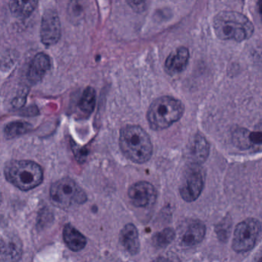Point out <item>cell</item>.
<instances>
[{
  "mask_svg": "<svg viewBox=\"0 0 262 262\" xmlns=\"http://www.w3.org/2000/svg\"><path fill=\"white\" fill-rule=\"evenodd\" d=\"M119 145L125 157L135 163H145L152 156L151 139L139 125H127L121 129Z\"/></svg>",
  "mask_w": 262,
  "mask_h": 262,
  "instance_id": "obj_1",
  "label": "cell"
},
{
  "mask_svg": "<svg viewBox=\"0 0 262 262\" xmlns=\"http://www.w3.org/2000/svg\"><path fill=\"white\" fill-rule=\"evenodd\" d=\"M215 34L222 40L242 42L251 37L254 26L247 16L238 12L223 11L213 20Z\"/></svg>",
  "mask_w": 262,
  "mask_h": 262,
  "instance_id": "obj_2",
  "label": "cell"
},
{
  "mask_svg": "<svg viewBox=\"0 0 262 262\" xmlns=\"http://www.w3.org/2000/svg\"><path fill=\"white\" fill-rule=\"evenodd\" d=\"M185 106L179 99L162 96L153 101L147 113L150 127L154 130L165 129L183 116Z\"/></svg>",
  "mask_w": 262,
  "mask_h": 262,
  "instance_id": "obj_3",
  "label": "cell"
},
{
  "mask_svg": "<svg viewBox=\"0 0 262 262\" xmlns=\"http://www.w3.org/2000/svg\"><path fill=\"white\" fill-rule=\"evenodd\" d=\"M4 173L7 180L22 191L33 189L43 180L42 168L33 161H11L6 165Z\"/></svg>",
  "mask_w": 262,
  "mask_h": 262,
  "instance_id": "obj_4",
  "label": "cell"
},
{
  "mask_svg": "<svg viewBox=\"0 0 262 262\" xmlns=\"http://www.w3.org/2000/svg\"><path fill=\"white\" fill-rule=\"evenodd\" d=\"M50 198L56 206L69 208L86 202L85 191L73 179L66 178L57 181L50 188Z\"/></svg>",
  "mask_w": 262,
  "mask_h": 262,
  "instance_id": "obj_5",
  "label": "cell"
},
{
  "mask_svg": "<svg viewBox=\"0 0 262 262\" xmlns=\"http://www.w3.org/2000/svg\"><path fill=\"white\" fill-rule=\"evenodd\" d=\"M261 225L257 219L249 217L240 222L235 228L232 248L237 253L251 251L255 246L260 235Z\"/></svg>",
  "mask_w": 262,
  "mask_h": 262,
  "instance_id": "obj_6",
  "label": "cell"
},
{
  "mask_svg": "<svg viewBox=\"0 0 262 262\" xmlns=\"http://www.w3.org/2000/svg\"><path fill=\"white\" fill-rule=\"evenodd\" d=\"M203 173L198 165H194L187 171L181 185V197L187 202L195 201L200 196L204 188Z\"/></svg>",
  "mask_w": 262,
  "mask_h": 262,
  "instance_id": "obj_7",
  "label": "cell"
},
{
  "mask_svg": "<svg viewBox=\"0 0 262 262\" xmlns=\"http://www.w3.org/2000/svg\"><path fill=\"white\" fill-rule=\"evenodd\" d=\"M61 24L57 12L49 9L44 12L41 23L40 37L44 45L53 46L59 42Z\"/></svg>",
  "mask_w": 262,
  "mask_h": 262,
  "instance_id": "obj_8",
  "label": "cell"
},
{
  "mask_svg": "<svg viewBox=\"0 0 262 262\" xmlns=\"http://www.w3.org/2000/svg\"><path fill=\"white\" fill-rule=\"evenodd\" d=\"M128 194L133 205L141 208L151 206L157 199L156 188L148 182L133 184L128 188Z\"/></svg>",
  "mask_w": 262,
  "mask_h": 262,
  "instance_id": "obj_9",
  "label": "cell"
},
{
  "mask_svg": "<svg viewBox=\"0 0 262 262\" xmlns=\"http://www.w3.org/2000/svg\"><path fill=\"white\" fill-rule=\"evenodd\" d=\"M51 67L50 59L47 54L39 53L36 54L30 62L27 73V79L30 83L36 85L39 83Z\"/></svg>",
  "mask_w": 262,
  "mask_h": 262,
  "instance_id": "obj_10",
  "label": "cell"
},
{
  "mask_svg": "<svg viewBox=\"0 0 262 262\" xmlns=\"http://www.w3.org/2000/svg\"><path fill=\"white\" fill-rule=\"evenodd\" d=\"M206 233V227L199 220L191 221L181 234V245L186 248L194 246L202 242Z\"/></svg>",
  "mask_w": 262,
  "mask_h": 262,
  "instance_id": "obj_11",
  "label": "cell"
},
{
  "mask_svg": "<svg viewBox=\"0 0 262 262\" xmlns=\"http://www.w3.org/2000/svg\"><path fill=\"white\" fill-rule=\"evenodd\" d=\"M189 59V51L181 47L170 53L165 61V70L169 75L177 74L185 70Z\"/></svg>",
  "mask_w": 262,
  "mask_h": 262,
  "instance_id": "obj_12",
  "label": "cell"
},
{
  "mask_svg": "<svg viewBox=\"0 0 262 262\" xmlns=\"http://www.w3.org/2000/svg\"><path fill=\"white\" fill-rule=\"evenodd\" d=\"M121 245L132 255H136L140 248L139 232L133 224H127L120 232L119 237Z\"/></svg>",
  "mask_w": 262,
  "mask_h": 262,
  "instance_id": "obj_13",
  "label": "cell"
},
{
  "mask_svg": "<svg viewBox=\"0 0 262 262\" xmlns=\"http://www.w3.org/2000/svg\"><path fill=\"white\" fill-rule=\"evenodd\" d=\"M63 239L68 248L73 251H79L86 245L85 236L71 225L64 227Z\"/></svg>",
  "mask_w": 262,
  "mask_h": 262,
  "instance_id": "obj_14",
  "label": "cell"
},
{
  "mask_svg": "<svg viewBox=\"0 0 262 262\" xmlns=\"http://www.w3.org/2000/svg\"><path fill=\"white\" fill-rule=\"evenodd\" d=\"M209 153V145L202 136H196L191 148V157L194 165L203 163Z\"/></svg>",
  "mask_w": 262,
  "mask_h": 262,
  "instance_id": "obj_15",
  "label": "cell"
},
{
  "mask_svg": "<svg viewBox=\"0 0 262 262\" xmlns=\"http://www.w3.org/2000/svg\"><path fill=\"white\" fill-rule=\"evenodd\" d=\"M37 4V1H11L10 3V8L15 16L26 19L33 13Z\"/></svg>",
  "mask_w": 262,
  "mask_h": 262,
  "instance_id": "obj_16",
  "label": "cell"
},
{
  "mask_svg": "<svg viewBox=\"0 0 262 262\" xmlns=\"http://www.w3.org/2000/svg\"><path fill=\"white\" fill-rule=\"evenodd\" d=\"M33 126L31 124L24 121H15L10 122L6 126L4 133L7 139H13L19 136L26 134L31 131Z\"/></svg>",
  "mask_w": 262,
  "mask_h": 262,
  "instance_id": "obj_17",
  "label": "cell"
},
{
  "mask_svg": "<svg viewBox=\"0 0 262 262\" xmlns=\"http://www.w3.org/2000/svg\"><path fill=\"white\" fill-rule=\"evenodd\" d=\"M96 93L93 87H87L82 93L79 102V107L82 113L90 115L93 113L96 105Z\"/></svg>",
  "mask_w": 262,
  "mask_h": 262,
  "instance_id": "obj_18",
  "label": "cell"
},
{
  "mask_svg": "<svg viewBox=\"0 0 262 262\" xmlns=\"http://www.w3.org/2000/svg\"><path fill=\"white\" fill-rule=\"evenodd\" d=\"M174 237H176V232L172 228H165L160 232L157 233L153 237V244L157 248H165L174 240Z\"/></svg>",
  "mask_w": 262,
  "mask_h": 262,
  "instance_id": "obj_19",
  "label": "cell"
},
{
  "mask_svg": "<svg viewBox=\"0 0 262 262\" xmlns=\"http://www.w3.org/2000/svg\"><path fill=\"white\" fill-rule=\"evenodd\" d=\"M251 132L246 129L236 130L235 133L233 135V142L235 144L236 146L242 149H248L254 146L251 139Z\"/></svg>",
  "mask_w": 262,
  "mask_h": 262,
  "instance_id": "obj_20",
  "label": "cell"
},
{
  "mask_svg": "<svg viewBox=\"0 0 262 262\" xmlns=\"http://www.w3.org/2000/svg\"><path fill=\"white\" fill-rule=\"evenodd\" d=\"M128 4L134 9L136 11L142 12L145 10L146 4L145 2H128Z\"/></svg>",
  "mask_w": 262,
  "mask_h": 262,
  "instance_id": "obj_21",
  "label": "cell"
},
{
  "mask_svg": "<svg viewBox=\"0 0 262 262\" xmlns=\"http://www.w3.org/2000/svg\"><path fill=\"white\" fill-rule=\"evenodd\" d=\"M156 262H180V260L176 257H159Z\"/></svg>",
  "mask_w": 262,
  "mask_h": 262,
  "instance_id": "obj_22",
  "label": "cell"
},
{
  "mask_svg": "<svg viewBox=\"0 0 262 262\" xmlns=\"http://www.w3.org/2000/svg\"><path fill=\"white\" fill-rule=\"evenodd\" d=\"M1 202H2V194H1V192H0V204H1Z\"/></svg>",
  "mask_w": 262,
  "mask_h": 262,
  "instance_id": "obj_23",
  "label": "cell"
}]
</instances>
